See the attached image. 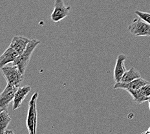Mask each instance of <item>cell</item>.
Segmentation results:
<instances>
[{
    "label": "cell",
    "instance_id": "cell-1",
    "mask_svg": "<svg viewBox=\"0 0 150 134\" xmlns=\"http://www.w3.org/2000/svg\"><path fill=\"white\" fill-rule=\"evenodd\" d=\"M40 44V41H39V40L31 39L29 44H28L25 51L21 55H19L18 58L12 63L13 65H16L21 72L23 75L25 74V72L27 67L28 64L29 63L31 56H32L34 51Z\"/></svg>",
    "mask_w": 150,
    "mask_h": 134
},
{
    "label": "cell",
    "instance_id": "cell-2",
    "mask_svg": "<svg viewBox=\"0 0 150 134\" xmlns=\"http://www.w3.org/2000/svg\"><path fill=\"white\" fill-rule=\"evenodd\" d=\"M38 93L35 92L29 102L26 126L30 134H35L37 128V108L36 103Z\"/></svg>",
    "mask_w": 150,
    "mask_h": 134
},
{
    "label": "cell",
    "instance_id": "cell-3",
    "mask_svg": "<svg viewBox=\"0 0 150 134\" xmlns=\"http://www.w3.org/2000/svg\"><path fill=\"white\" fill-rule=\"evenodd\" d=\"M1 72L4 75L7 84L16 87H20L23 79L24 75L21 72L16 65H5L1 68Z\"/></svg>",
    "mask_w": 150,
    "mask_h": 134
},
{
    "label": "cell",
    "instance_id": "cell-4",
    "mask_svg": "<svg viewBox=\"0 0 150 134\" xmlns=\"http://www.w3.org/2000/svg\"><path fill=\"white\" fill-rule=\"evenodd\" d=\"M127 30L136 37H150V25L141 18H135L127 27Z\"/></svg>",
    "mask_w": 150,
    "mask_h": 134
},
{
    "label": "cell",
    "instance_id": "cell-5",
    "mask_svg": "<svg viewBox=\"0 0 150 134\" xmlns=\"http://www.w3.org/2000/svg\"><path fill=\"white\" fill-rule=\"evenodd\" d=\"M71 7L65 6L64 0H54V9L51 15L53 22L58 23L68 16Z\"/></svg>",
    "mask_w": 150,
    "mask_h": 134
},
{
    "label": "cell",
    "instance_id": "cell-6",
    "mask_svg": "<svg viewBox=\"0 0 150 134\" xmlns=\"http://www.w3.org/2000/svg\"><path fill=\"white\" fill-rule=\"evenodd\" d=\"M19 87H16L7 84L0 95V108L7 109L10 102L14 100L15 93Z\"/></svg>",
    "mask_w": 150,
    "mask_h": 134
},
{
    "label": "cell",
    "instance_id": "cell-7",
    "mask_svg": "<svg viewBox=\"0 0 150 134\" xmlns=\"http://www.w3.org/2000/svg\"><path fill=\"white\" fill-rule=\"evenodd\" d=\"M150 82L148 81L146 79H142V77L138 78L133 81L129 83H123V82H117L114 85V89H122L126 91L129 90H139L141 88L142 86H145L147 84H149Z\"/></svg>",
    "mask_w": 150,
    "mask_h": 134
},
{
    "label": "cell",
    "instance_id": "cell-8",
    "mask_svg": "<svg viewBox=\"0 0 150 134\" xmlns=\"http://www.w3.org/2000/svg\"><path fill=\"white\" fill-rule=\"evenodd\" d=\"M126 55L124 54H119L118 55L113 72L114 80L116 83L120 81L122 77L127 71L125 67V61L126 60Z\"/></svg>",
    "mask_w": 150,
    "mask_h": 134
},
{
    "label": "cell",
    "instance_id": "cell-9",
    "mask_svg": "<svg viewBox=\"0 0 150 134\" xmlns=\"http://www.w3.org/2000/svg\"><path fill=\"white\" fill-rule=\"evenodd\" d=\"M30 90L31 87L30 86L19 87L14 95L13 105H12V110H16L21 107L24 99L26 98L27 95L30 93Z\"/></svg>",
    "mask_w": 150,
    "mask_h": 134
},
{
    "label": "cell",
    "instance_id": "cell-10",
    "mask_svg": "<svg viewBox=\"0 0 150 134\" xmlns=\"http://www.w3.org/2000/svg\"><path fill=\"white\" fill-rule=\"evenodd\" d=\"M30 40L31 39L27 38V37L20 36H16L12 39V41L9 46L14 48L18 53L19 55H21L25 51L27 46L30 41Z\"/></svg>",
    "mask_w": 150,
    "mask_h": 134
},
{
    "label": "cell",
    "instance_id": "cell-11",
    "mask_svg": "<svg viewBox=\"0 0 150 134\" xmlns=\"http://www.w3.org/2000/svg\"><path fill=\"white\" fill-rule=\"evenodd\" d=\"M18 55V53L9 46L0 57V67L2 68L9 63H13Z\"/></svg>",
    "mask_w": 150,
    "mask_h": 134
},
{
    "label": "cell",
    "instance_id": "cell-12",
    "mask_svg": "<svg viewBox=\"0 0 150 134\" xmlns=\"http://www.w3.org/2000/svg\"><path fill=\"white\" fill-rule=\"evenodd\" d=\"M11 120L12 119L11 116H9L7 109L1 110V112H0V131H1V134L5 133Z\"/></svg>",
    "mask_w": 150,
    "mask_h": 134
},
{
    "label": "cell",
    "instance_id": "cell-13",
    "mask_svg": "<svg viewBox=\"0 0 150 134\" xmlns=\"http://www.w3.org/2000/svg\"><path fill=\"white\" fill-rule=\"evenodd\" d=\"M140 77H141V75L139 72L134 67H131L125 72L120 81L123 83H129Z\"/></svg>",
    "mask_w": 150,
    "mask_h": 134
},
{
    "label": "cell",
    "instance_id": "cell-14",
    "mask_svg": "<svg viewBox=\"0 0 150 134\" xmlns=\"http://www.w3.org/2000/svg\"><path fill=\"white\" fill-rule=\"evenodd\" d=\"M127 92L132 96L133 101H135L137 104H142L144 102L148 101L150 99V98L146 97V96L144 95L141 93V92L140 91V89L135 90H129Z\"/></svg>",
    "mask_w": 150,
    "mask_h": 134
},
{
    "label": "cell",
    "instance_id": "cell-15",
    "mask_svg": "<svg viewBox=\"0 0 150 134\" xmlns=\"http://www.w3.org/2000/svg\"><path fill=\"white\" fill-rule=\"evenodd\" d=\"M135 14L139 18L142 19L144 21H145L146 22H147L148 24L150 25V13H149V12L136 11L135 12Z\"/></svg>",
    "mask_w": 150,
    "mask_h": 134
},
{
    "label": "cell",
    "instance_id": "cell-16",
    "mask_svg": "<svg viewBox=\"0 0 150 134\" xmlns=\"http://www.w3.org/2000/svg\"><path fill=\"white\" fill-rule=\"evenodd\" d=\"M140 91L144 95L150 98V83L140 88Z\"/></svg>",
    "mask_w": 150,
    "mask_h": 134
},
{
    "label": "cell",
    "instance_id": "cell-17",
    "mask_svg": "<svg viewBox=\"0 0 150 134\" xmlns=\"http://www.w3.org/2000/svg\"><path fill=\"white\" fill-rule=\"evenodd\" d=\"M143 133H148V134H150V126L148 128V131H146V132H143Z\"/></svg>",
    "mask_w": 150,
    "mask_h": 134
},
{
    "label": "cell",
    "instance_id": "cell-18",
    "mask_svg": "<svg viewBox=\"0 0 150 134\" xmlns=\"http://www.w3.org/2000/svg\"><path fill=\"white\" fill-rule=\"evenodd\" d=\"M148 104H149V110H150V99L148 101Z\"/></svg>",
    "mask_w": 150,
    "mask_h": 134
}]
</instances>
